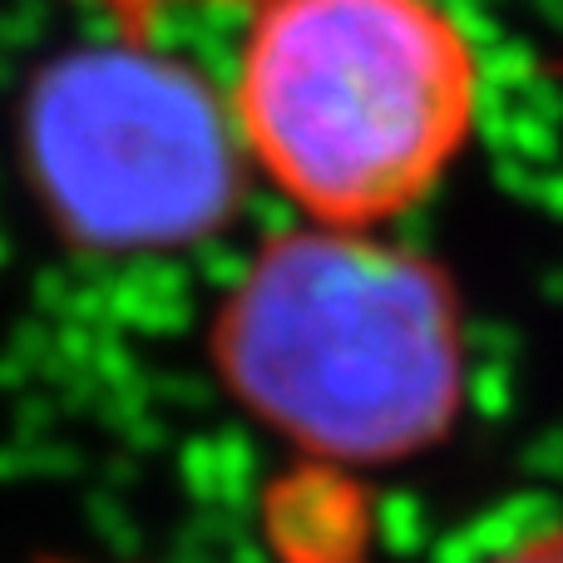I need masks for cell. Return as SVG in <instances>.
I'll use <instances>...</instances> for the list:
<instances>
[{
    "mask_svg": "<svg viewBox=\"0 0 563 563\" xmlns=\"http://www.w3.org/2000/svg\"><path fill=\"white\" fill-rule=\"evenodd\" d=\"M208 361L257 426L336 470L406 465L465 406L455 287L386 233L267 238L208 321Z\"/></svg>",
    "mask_w": 563,
    "mask_h": 563,
    "instance_id": "obj_1",
    "label": "cell"
},
{
    "mask_svg": "<svg viewBox=\"0 0 563 563\" xmlns=\"http://www.w3.org/2000/svg\"><path fill=\"white\" fill-rule=\"evenodd\" d=\"M228 109L301 223L386 233L465 154L479 55L440 0H257Z\"/></svg>",
    "mask_w": 563,
    "mask_h": 563,
    "instance_id": "obj_2",
    "label": "cell"
},
{
    "mask_svg": "<svg viewBox=\"0 0 563 563\" xmlns=\"http://www.w3.org/2000/svg\"><path fill=\"white\" fill-rule=\"evenodd\" d=\"M20 148L55 228L104 257L203 243L247 174L228 95L144 35L59 55L25 99Z\"/></svg>",
    "mask_w": 563,
    "mask_h": 563,
    "instance_id": "obj_3",
    "label": "cell"
},
{
    "mask_svg": "<svg viewBox=\"0 0 563 563\" xmlns=\"http://www.w3.org/2000/svg\"><path fill=\"white\" fill-rule=\"evenodd\" d=\"M99 10H104L109 20H114L119 35H148V25H154V15H164V10H178V5H213V0H95ZM257 5V0H253Z\"/></svg>",
    "mask_w": 563,
    "mask_h": 563,
    "instance_id": "obj_4",
    "label": "cell"
},
{
    "mask_svg": "<svg viewBox=\"0 0 563 563\" xmlns=\"http://www.w3.org/2000/svg\"><path fill=\"white\" fill-rule=\"evenodd\" d=\"M495 563H563V525L539 529V534L519 539V544L505 549Z\"/></svg>",
    "mask_w": 563,
    "mask_h": 563,
    "instance_id": "obj_5",
    "label": "cell"
}]
</instances>
